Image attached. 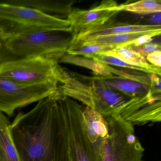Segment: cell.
<instances>
[{
    "label": "cell",
    "mask_w": 161,
    "mask_h": 161,
    "mask_svg": "<svg viewBox=\"0 0 161 161\" xmlns=\"http://www.w3.org/2000/svg\"><path fill=\"white\" fill-rule=\"evenodd\" d=\"M55 93L39 101L28 113H19L11 123V134L21 161H66L67 131Z\"/></svg>",
    "instance_id": "cell-1"
},
{
    "label": "cell",
    "mask_w": 161,
    "mask_h": 161,
    "mask_svg": "<svg viewBox=\"0 0 161 161\" xmlns=\"http://www.w3.org/2000/svg\"><path fill=\"white\" fill-rule=\"evenodd\" d=\"M66 33L49 30L23 31L8 38L4 45L11 53L19 58L45 56L59 62L71 42V38Z\"/></svg>",
    "instance_id": "cell-2"
},
{
    "label": "cell",
    "mask_w": 161,
    "mask_h": 161,
    "mask_svg": "<svg viewBox=\"0 0 161 161\" xmlns=\"http://www.w3.org/2000/svg\"><path fill=\"white\" fill-rule=\"evenodd\" d=\"M65 71L57 60L45 56L20 57L0 64V78L26 85H59Z\"/></svg>",
    "instance_id": "cell-3"
},
{
    "label": "cell",
    "mask_w": 161,
    "mask_h": 161,
    "mask_svg": "<svg viewBox=\"0 0 161 161\" xmlns=\"http://www.w3.org/2000/svg\"><path fill=\"white\" fill-rule=\"evenodd\" d=\"M108 135L102 149V161H142L145 149L131 123L119 115L104 117Z\"/></svg>",
    "instance_id": "cell-4"
},
{
    "label": "cell",
    "mask_w": 161,
    "mask_h": 161,
    "mask_svg": "<svg viewBox=\"0 0 161 161\" xmlns=\"http://www.w3.org/2000/svg\"><path fill=\"white\" fill-rule=\"evenodd\" d=\"M55 95L65 122L71 161H95L84 128L82 107L71 98Z\"/></svg>",
    "instance_id": "cell-5"
},
{
    "label": "cell",
    "mask_w": 161,
    "mask_h": 161,
    "mask_svg": "<svg viewBox=\"0 0 161 161\" xmlns=\"http://www.w3.org/2000/svg\"><path fill=\"white\" fill-rule=\"evenodd\" d=\"M58 86L23 84L0 78V112L12 116L17 109L53 95Z\"/></svg>",
    "instance_id": "cell-6"
},
{
    "label": "cell",
    "mask_w": 161,
    "mask_h": 161,
    "mask_svg": "<svg viewBox=\"0 0 161 161\" xmlns=\"http://www.w3.org/2000/svg\"><path fill=\"white\" fill-rule=\"evenodd\" d=\"M0 18L26 30H49L71 33L68 19L49 15L25 6L0 1Z\"/></svg>",
    "instance_id": "cell-7"
},
{
    "label": "cell",
    "mask_w": 161,
    "mask_h": 161,
    "mask_svg": "<svg viewBox=\"0 0 161 161\" xmlns=\"http://www.w3.org/2000/svg\"><path fill=\"white\" fill-rule=\"evenodd\" d=\"M125 121L134 125L160 122L161 119V96L152 94L130 98L118 114Z\"/></svg>",
    "instance_id": "cell-8"
},
{
    "label": "cell",
    "mask_w": 161,
    "mask_h": 161,
    "mask_svg": "<svg viewBox=\"0 0 161 161\" xmlns=\"http://www.w3.org/2000/svg\"><path fill=\"white\" fill-rule=\"evenodd\" d=\"M117 5L115 1L110 0L103 1L97 6L88 10H72L67 19L70 23L72 36L108 23L119 13L111 11L110 8Z\"/></svg>",
    "instance_id": "cell-9"
},
{
    "label": "cell",
    "mask_w": 161,
    "mask_h": 161,
    "mask_svg": "<svg viewBox=\"0 0 161 161\" xmlns=\"http://www.w3.org/2000/svg\"><path fill=\"white\" fill-rule=\"evenodd\" d=\"M87 78L91 80L92 108L103 117L118 115L130 98L108 87L97 76Z\"/></svg>",
    "instance_id": "cell-10"
},
{
    "label": "cell",
    "mask_w": 161,
    "mask_h": 161,
    "mask_svg": "<svg viewBox=\"0 0 161 161\" xmlns=\"http://www.w3.org/2000/svg\"><path fill=\"white\" fill-rule=\"evenodd\" d=\"M83 122L95 161H102L103 144L108 135V127L103 117L93 108L83 109Z\"/></svg>",
    "instance_id": "cell-11"
},
{
    "label": "cell",
    "mask_w": 161,
    "mask_h": 161,
    "mask_svg": "<svg viewBox=\"0 0 161 161\" xmlns=\"http://www.w3.org/2000/svg\"><path fill=\"white\" fill-rule=\"evenodd\" d=\"M161 31V25H139L127 23H108L90 29L75 36L71 39L80 40L90 37L118 34Z\"/></svg>",
    "instance_id": "cell-12"
},
{
    "label": "cell",
    "mask_w": 161,
    "mask_h": 161,
    "mask_svg": "<svg viewBox=\"0 0 161 161\" xmlns=\"http://www.w3.org/2000/svg\"><path fill=\"white\" fill-rule=\"evenodd\" d=\"M59 63L70 64L88 69L96 76L103 79H113L114 77L119 78L123 74V70H119L93 59L68 53L65 54L61 58Z\"/></svg>",
    "instance_id": "cell-13"
},
{
    "label": "cell",
    "mask_w": 161,
    "mask_h": 161,
    "mask_svg": "<svg viewBox=\"0 0 161 161\" xmlns=\"http://www.w3.org/2000/svg\"><path fill=\"white\" fill-rule=\"evenodd\" d=\"M2 2L19 6H25L53 16H68L72 11L71 2L53 0H5Z\"/></svg>",
    "instance_id": "cell-14"
},
{
    "label": "cell",
    "mask_w": 161,
    "mask_h": 161,
    "mask_svg": "<svg viewBox=\"0 0 161 161\" xmlns=\"http://www.w3.org/2000/svg\"><path fill=\"white\" fill-rule=\"evenodd\" d=\"M58 91L92 108V91L90 86H88L72 78L67 72L58 86Z\"/></svg>",
    "instance_id": "cell-15"
},
{
    "label": "cell",
    "mask_w": 161,
    "mask_h": 161,
    "mask_svg": "<svg viewBox=\"0 0 161 161\" xmlns=\"http://www.w3.org/2000/svg\"><path fill=\"white\" fill-rule=\"evenodd\" d=\"M161 33V31H153L140 32L101 36L80 40H72V39L71 40L90 44L110 46L116 48L118 47L133 45L136 40L143 36L149 35L153 37H154L160 36Z\"/></svg>",
    "instance_id": "cell-16"
},
{
    "label": "cell",
    "mask_w": 161,
    "mask_h": 161,
    "mask_svg": "<svg viewBox=\"0 0 161 161\" xmlns=\"http://www.w3.org/2000/svg\"><path fill=\"white\" fill-rule=\"evenodd\" d=\"M104 54L116 57L129 64L140 68L146 73L161 76V68L149 64L145 57L134 51L130 46L118 47Z\"/></svg>",
    "instance_id": "cell-17"
},
{
    "label": "cell",
    "mask_w": 161,
    "mask_h": 161,
    "mask_svg": "<svg viewBox=\"0 0 161 161\" xmlns=\"http://www.w3.org/2000/svg\"><path fill=\"white\" fill-rule=\"evenodd\" d=\"M11 124L0 112V161H21L11 134Z\"/></svg>",
    "instance_id": "cell-18"
},
{
    "label": "cell",
    "mask_w": 161,
    "mask_h": 161,
    "mask_svg": "<svg viewBox=\"0 0 161 161\" xmlns=\"http://www.w3.org/2000/svg\"><path fill=\"white\" fill-rule=\"evenodd\" d=\"M97 77L102 80L108 87L129 98L146 95L149 90L148 86L136 81L123 79H103Z\"/></svg>",
    "instance_id": "cell-19"
},
{
    "label": "cell",
    "mask_w": 161,
    "mask_h": 161,
    "mask_svg": "<svg viewBox=\"0 0 161 161\" xmlns=\"http://www.w3.org/2000/svg\"><path fill=\"white\" fill-rule=\"evenodd\" d=\"M114 48H115L110 46L90 44L71 40L66 53L93 59L100 54L106 53Z\"/></svg>",
    "instance_id": "cell-20"
},
{
    "label": "cell",
    "mask_w": 161,
    "mask_h": 161,
    "mask_svg": "<svg viewBox=\"0 0 161 161\" xmlns=\"http://www.w3.org/2000/svg\"><path fill=\"white\" fill-rule=\"evenodd\" d=\"M112 11L131 12L140 15L161 13V2L154 0H143L130 3H123L112 7Z\"/></svg>",
    "instance_id": "cell-21"
},
{
    "label": "cell",
    "mask_w": 161,
    "mask_h": 161,
    "mask_svg": "<svg viewBox=\"0 0 161 161\" xmlns=\"http://www.w3.org/2000/svg\"><path fill=\"white\" fill-rule=\"evenodd\" d=\"M25 30L19 25L0 18V43H3L11 36Z\"/></svg>",
    "instance_id": "cell-22"
},
{
    "label": "cell",
    "mask_w": 161,
    "mask_h": 161,
    "mask_svg": "<svg viewBox=\"0 0 161 161\" xmlns=\"http://www.w3.org/2000/svg\"><path fill=\"white\" fill-rule=\"evenodd\" d=\"M132 49L136 52L138 53L142 56L146 58L148 54L153 53L154 52L161 51V46L157 43H146L138 46H133L130 45Z\"/></svg>",
    "instance_id": "cell-23"
},
{
    "label": "cell",
    "mask_w": 161,
    "mask_h": 161,
    "mask_svg": "<svg viewBox=\"0 0 161 161\" xmlns=\"http://www.w3.org/2000/svg\"><path fill=\"white\" fill-rule=\"evenodd\" d=\"M149 78L150 80L149 91L155 95H161V79L160 76L154 74H150Z\"/></svg>",
    "instance_id": "cell-24"
},
{
    "label": "cell",
    "mask_w": 161,
    "mask_h": 161,
    "mask_svg": "<svg viewBox=\"0 0 161 161\" xmlns=\"http://www.w3.org/2000/svg\"><path fill=\"white\" fill-rule=\"evenodd\" d=\"M19 58L11 53L4 45V42L0 43V64L3 62Z\"/></svg>",
    "instance_id": "cell-25"
},
{
    "label": "cell",
    "mask_w": 161,
    "mask_h": 161,
    "mask_svg": "<svg viewBox=\"0 0 161 161\" xmlns=\"http://www.w3.org/2000/svg\"><path fill=\"white\" fill-rule=\"evenodd\" d=\"M161 52L156 51L148 54L146 57V60H147L151 64L161 68Z\"/></svg>",
    "instance_id": "cell-26"
},
{
    "label": "cell",
    "mask_w": 161,
    "mask_h": 161,
    "mask_svg": "<svg viewBox=\"0 0 161 161\" xmlns=\"http://www.w3.org/2000/svg\"><path fill=\"white\" fill-rule=\"evenodd\" d=\"M153 37L151 36L145 35L141 36L139 38L136 40L135 42L134 43L132 46H138L140 45H143V44H146V43H149L151 42V41L153 40Z\"/></svg>",
    "instance_id": "cell-27"
},
{
    "label": "cell",
    "mask_w": 161,
    "mask_h": 161,
    "mask_svg": "<svg viewBox=\"0 0 161 161\" xmlns=\"http://www.w3.org/2000/svg\"><path fill=\"white\" fill-rule=\"evenodd\" d=\"M160 13H158L157 15L153 16V22H156V23H159V25H160V22H161V15H160Z\"/></svg>",
    "instance_id": "cell-28"
},
{
    "label": "cell",
    "mask_w": 161,
    "mask_h": 161,
    "mask_svg": "<svg viewBox=\"0 0 161 161\" xmlns=\"http://www.w3.org/2000/svg\"><path fill=\"white\" fill-rule=\"evenodd\" d=\"M66 161H71V157H70L69 152L68 155V157L67 158Z\"/></svg>",
    "instance_id": "cell-29"
},
{
    "label": "cell",
    "mask_w": 161,
    "mask_h": 161,
    "mask_svg": "<svg viewBox=\"0 0 161 161\" xmlns=\"http://www.w3.org/2000/svg\"></svg>",
    "instance_id": "cell-30"
}]
</instances>
